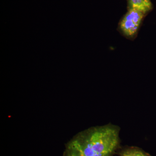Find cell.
<instances>
[{
    "label": "cell",
    "instance_id": "6da1fadb",
    "mask_svg": "<svg viewBox=\"0 0 156 156\" xmlns=\"http://www.w3.org/2000/svg\"><path fill=\"white\" fill-rule=\"evenodd\" d=\"M120 128L111 124L87 128L66 145L63 156H112L120 143Z\"/></svg>",
    "mask_w": 156,
    "mask_h": 156
},
{
    "label": "cell",
    "instance_id": "7a4b0ae2",
    "mask_svg": "<svg viewBox=\"0 0 156 156\" xmlns=\"http://www.w3.org/2000/svg\"><path fill=\"white\" fill-rule=\"evenodd\" d=\"M145 14L134 9H129L120 22V27L124 35L134 37L137 33Z\"/></svg>",
    "mask_w": 156,
    "mask_h": 156
},
{
    "label": "cell",
    "instance_id": "3957f363",
    "mask_svg": "<svg viewBox=\"0 0 156 156\" xmlns=\"http://www.w3.org/2000/svg\"><path fill=\"white\" fill-rule=\"evenodd\" d=\"M128 2L129 9H135L144 14L152 9V4L151 0H128Z\"/></svg>",
    "mask_w": 156,
    "mask_h": 156
},
{
    "label": "cell",
    "instance_id": "277c9868",
    "mask_svg": "<svg viewBox=\"0 0 156 156\" xmlns=\"http://www.w3.org/2000/svg\"><path fill=\"white\" fill-rule=\"evenodd\" d=\"M119 156H151L141 149L136 147H129L122 150Z\"/></svg>",
    "mask_w": 156,
    "mask_h": 156
}]
</instances>
